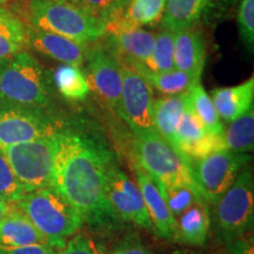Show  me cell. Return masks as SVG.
<instances>
[{
  "instance_id": "obj_14",
  "label": "cell",
  "mask_w": 254,
  "mask_h": 254,
  "mask_svg": "<svg viewBox=\"0 0 254 254\" xmlns=\"http://www.w3.org/2000/svg\"><path fill=\"white\" fill-rule=\"evenodd\" d=\"M27 36L28 49L60 64L78 67L84 66L88 45H82L66 37L32 26H27Z\"/></svg>"
},
{
  "instance_id": "obj_3",
  "label": "cell",
  "mask_w": 254,
  "mask_h": 254,
  "mask_svg": "<svg viewBox=\"0 0 254 254\" xmlns=\"http://www.w3.org/2000/svg\"><path fill=\"white\" fill-rule=\"evenodd\" d=\"M23 1L26 4L20 15L27 26L52 32L82 45H90L104 36L106 24L74 2Z\"/></svg>"
},
{
  "instance_id": "obj_15",
  "label": "cell",
  "mask_w": 254,
  "mask_h": 254,
  "mask_svg": "<svg viewBox=\"0 0 254 254\" xmlns=\"http://www.w3.org/2000/svg\"><path fill=\"white\" fill-rule=\"evenodd\" d=\"M206 60L204 38L195 28L174 31V68L201 79Z\"/></svg>"
},
{
  "instance_id": "obj_30",
  "label": "cell",
  "mask_w": 254,
  "mask_h": 254,
  "mask_svg": "<svg viewBox=\"0 0 254 254\" xmlns=\"http://www.w3.org/2000/svg\"><path fill=\"white\" fill-rule=\"evenodd\" d=\"M157 183V182H155ZM158 184L159 189L163 193L165 201L170 208L174 218H178L184 211L190 207L199 200H205L198 192L186 186H165ZM206 201V200H205Z\"/></svg>"
},
{
  "instance_id": "obj_1",
  "label": "cell",
  "mask_w": 254,
  "mask_h": 254,
  "mask_svg": "<svg viewBox=\"0 0 254 254\" xmlns=\"http://www.w3.org/2000/svg\"><path fill=\"white\" fill-rule=\"evenodd\" d=\"M116 163V152L94 123L84 118L65 120L57 133L51 189L97 233L119 231L125 224L106 198L107 174Z\"/></svg>"
},
{
  "instance_id": "obj_2",
  "label": "cell",
  "mask_w": 254,
  "mask_h": 254,
  "mask_svg": "<svg viewBox=\"0 0 254 254\" xmlns=\"http://www.w3.org/2000/svg\"><path fill=\"white\" fill-rule=\"evenodd\" d=\"M55 91L51 74L27 50L0 59V100L52 109Z\"/></svg>"
},
{
  "instance_id": "obj_37",
  "label": "cell",
  "mask_w": 254,
  "mask_h": 254,
  "mask_svg": "<svg viewBox=\"0 0 254 254\" xmlns=\"http://www.w3.org/2000/svg\"><path fill=\"white\" fill-rule=\"evenodd\" d=\"M0 254H58V251L49 245L1 246Z\"/></svg>"
},
{
  "instance_id": "obj_5",
  "label": "cell",
  "mask_w": 254,
  "mask_h": 254,
  "mask_svg": "<svg viewBox=\"0 0 254 254\" xmlns=\"http://www.w3.org/2000/svg\"><path fill=\"white\" fill-rule=\"evenodd\" d=\"M131 159L161 185L186 186L202 196L193 178L190 164L180 157L157 131L134 135Z\"/></svg>"
},
{
  "instance_id": "obj_27",
  "label": "cell",
  "mask_w": 254,
  "mask_h": 254,
  "mask_svg": "<svg viewBox=\"0 0 254 254\" xmlns=\"http://www.w3.org/2000/svg\"><path fill=\"white\" fill-rule=\"evenodd\" d=\"M174 32L161 28L155 33L154 47L150 59L144 64L138 63L146 71L153 73L167 72L174 68ZM136 63V62H135Z\"/></svg>"
},
{
  "instance_id": "obj_7",
  "label": "cell",
  "mask_w": 254,
  "mask_h": 254,
  "mask_svg": "<svg viewBox=\"0 0 254 254\" xmlns=\"http://www.w3.org/2000/svg\"><path fill=\"white\" fill-rule=\"evenodd\" d=\"M64 119L55 109L0 100V148L56 134Z\"/></svg>"
},
{
  "instance_id": "obj_21",
  "label": "cell",
  "mask_w": 254,
  "mask_h": 254,
  "mask_svg": "<svg viewBox=\"0 0 254 254\" xmlns=\"http://www.w3.org/2000/svg\"><path fill=\"white\" fill-rule=\"evenodd\" d=\"M209 0H166L161 28L170 31L193 27L207 8Z\"/></svg>"
},
{
  "instance_id": "obj_16",
  "label": "cell",
  "mask_w": 254,
  "mask_h": 254,
  "mask_svg": "<svg viewBox=\"0 0 254 254\" xmlns=\"http://www.w3.org/2000/svg\"><path fill=\"white\" fill-rule=\"evenodd\" d=\"M103 38L117 55L144 64L152 55L155 33L141 27H125L112 33L104 34Z\"/></svg>"
},
{
  "instance_id": "obj_22",
  "label": "cell",
  "mask_w": 254,
  "mask_h": 254,
  "mask_svg": "<svg viewBox=\"0 0 254 254\" xmlns=\"http://www.w3.org/2000/svg\"><path fill=\"white\" fill-rule=\"evenodd\" d=\"M27 49V25L14 12L0 6V59Z\"/></svg>"
},
{
  "instance_id": "obj_4",
  "label": "cell",
  "mask_w": 254,
  "mask_h": 254,
  "mask_svg": "<svg viewBox=\"0 0 254 254\" xmlns=\"http://www.w3.org/2000/svg\"><path fill=\"white\" fill-rule=\"evenodd\" d=\"M38 231L49 240L51 247L60 251L65 243L84 225L77 211L51 187L31 190L13 204Z\"/></svg>"
},
{
  "instance_id": "obj_6",
  "label": "cell",
  "mask_w": 254,
  "mask_h": 254,
  "mask_svg": "<svg viewBox=\"0 0 254 254\" xmlns=\"http://www.w3.org/2000/svg\"><path fill=\"white\" fill-rule=\"evenodd\" d=\"M211 222L220 243H232L252 228L254 214V180L250 167L241 170L236 182L213 205Z\"/></svg>"
},
{
  "instance_id": "obj_10",
  "label": "cell",
  "mask_w": 254,
  "mask_h": 254,
  "mask_svg": "<svg viewBox=\"0 0 254 254\" xmlns=\"http://www.w3.org/2000/svg\"><path fill=\"white\" fill-rule=\"evenodd\" d=\"M84 74L91 92L110 112L120 113L122 99V68L112 47L106 41L87 46Z\"/></svg>"
},
{
  "instance_id": "obj_29",
  "label": "cell",
  "mask_w": 254,
  "mask_h": 254,
  "mask_svg": "<svg viewBox=\"0 0 254 254\" xmlns=\"http://www.w3.org/2000/svg\"><path fill=\"white\" fill-rule=\"evenodd\" d=\"M206 129L204 125L200 123L196 116L193 113L186 101L185 110L180 117L176 129V140L177 150L182 157L190 164L192 161L186 157V152L189 151L190 146H193L196 141H199L206 134Z\"/></svg>"
},
{
  "instance_id": "obj_26",
  "label": "cell",
  "mask_w": 254,
  "mask_h": 254,
  "mask_svg": "<svg viewBox=\"0 0 254 254\" xmlns=\"http://www.w3.org/2000/svg\"><path fill=\"white\" fill-rule=\"evenodd\" d=\"M224 140L226 150L234 153L249 154L254 148V111L251 109L233 120L225 129Z\"/></svg>"
},
{
  "instance_id": "obj_24",
  "label": "cell",
  "mask_w": 254,
  "mask_h": 254,
  "mask_svg": "<svg viewBox=\"0 0 254 254\" xmlns=\"http://www.w3.org/2000/svg\"><path fill=\"white\" fill-rule=\"evenodd\" d=\"M55 90L59 92L65 99L80 101L86 99L91 93L87 79L80 67L62 64L51 74Z\"/></svg>"
},
{
  "instance_id": "obj_19",
  "label": "cell",
  "mask_w": 254,
  "mask_h": 254,
  "mask_svg": "<svg viewBox=\"0 0 254 254\" xmlns=\"http://www.w3.org/2000/svg\"><path fill=\"white\" fill-rule=\"evenodd\" d=\"M176 241L190 246H204L211 230V207L199 200L176 219Z\"/></svg>"
},
{
  "instance_id": "obj_31",
  "label": "cell",
  "mask_w": 254,
  "mask_h": 254,
  "mask_svg": "<svg viewBox=\"0 0 254 254\" xmlns=\"http://www.w3.org/2000/svg\"><path fill=\"white\" fill-rule=\"evenodd\" d=\"M28 193L26 187L18 180L5 155L0 150V196L8 204H15Z\"/></svg>"
},
{
  "instance_id": "obj_32",
  "label": "cell",
  "mask_w": 254,
  "mask_h": 254,
  "mask_svg": "<svg viewBox=\"0 0 254 254\" xmlns=\"http://www.w3.org/2000/svg\"><path fill=\"white\" fill-rule=\"evenodd\" d=\"M238 28L243 43L252 52L254 46V0H241L238 9Z\"/></svg>"
},
{
  "instance_id": "obj_42",
  "label": "cell",
  "mask_w": 254,
  "mask_h": 254,
  "mask_svg": "<svg viewBox=\"0 0 254 254\" xmlns=\"http://www.w3.org/2000/svg\"><path fill=\"white\" fill-rule=\"evenodd\" d=\"M124 1H125V2H126V4H127V2H128V1H129V0H124Z\"/></svg>"
},
{
  "instance_id": "obj_33",
  "label": "cell",
  "mask_w": 254,
  "mask_h": 254,
  "mask_svg": "<svg viewBox=\"0 0 254 254\" xmlns=\"http://www.w3.org/2000/svg\"><path fill=\"white\" fill-rule=\"evenodd\" d=\"M225 150H226V145H225L224 135L206 133L199 141L190 146L189 151L186 152V157L190 161L198 160V159L207 157V155L214 153V152Z\"/></svg>"
},
{
  "instance_id": "obj_17",
  "label": "cell",
  "mask_w": 254,
  "mask_h": 254,
  "mask_svg": "<svg viewBox=\"0 0 254 254\" xmlns=\"http://www.w3.org/2000/svg\"><path fill=\"white\" fill-rule=\"evenodd\" d=\"M211 93V99L219 118L225 123H232L253 109L254 77H251L237 86L215 88Z\"/></svg>"
},
{
  "instance_id": "obj_38",
  "label": "cell",
  "mask_w": 254,
  "mask_h": 254,
  "mask_svg": "<svg viewBox=\"0 0 254 254\" xmlns=\"http://www.w3.org/2000/svg\"><path fill=\"white\" fill-rule=\"evenodd\" d=\"M228 254H253V237H241L227 244Z\"/></svg>"
},
{
  "instance_id": "obj_28",
  "label": "cell",
  "mask_w": 254,
  "mask_h": 254,
  "mask_svg": "<svg viewBox=\"0 0 254 254\" xmlns=\"http://www.w3.org/2000/svg\"><path fill=\"white\" fill-rule=\"evenodd\" d=\"M166 0H129L124 9L126 20L134 27L154 26L163 18Z\"/></svg>"
},
{
  "instance_id": "obj_41",
  "label": "cell",
  "mask_w": 254,
  "mask_h": 254,
  "mask_svg": "<svg viewBox=\"0 0 254 254\" xmlns=\"http://www.w3.org/2000/svg\"><path fill=\"white\" fill-rule=\"evenodd\" d=\"M9 0H0V6H4L5 4H7Z\"/></svg>"
},
{
  "instance_id": "obj_11",
  "label": "cell",
  "mask_w": 254,
  "mask_h": 254,
  "mask_svg": "<svg viewBox=\"0 0 254 254\" xmlns=\"http://www.w3.org/2000/svg\"><path fill=\"white\" fill-rule=\"evenodd\" d=\"M250 160V154L234 153L228 150L214 152L205 158L192 160L190 170L193 178L209 206L233 185Z\"/></svg>"
},
{
  "instance_id": "obj_9",
  "label": "cell",
  "mask_w": 254,
  "mask_h": 254,
  "mask_svg": "<svg viewBox=\"0 0 254 254\" xmlns=\"http://www.w3.org/2000/svg\"><path fill=\"white\" fill-rule=\"evenodd\" d=\"M117 57L122 68L119 117L129 126L134 135L155 132L153 88L132 60L120 55Z\"/></svg>"
},
{
  "instance_id": "obj_35",
  "label": "cell",
  "mask_w": 254,
  "mask_h": 254,
  "mask_svg": "<svg viewBox=\"0 0 254 254\" xmlns=\"http://www.w3.org/2000/svg\"><path fill=\"white\" fill-rule=\"evenodd\" d=\"M58 254H101L99 246L90 234L77 232L72 236Z\"/></svg>"
},
{
  "instance_id": "obj_39",
  "label": "cell",
  "mask_w": 254,
  "mask_h": 254,
  "mask_svg": "<svg viewBox=\"0 0 254 254\" xmlns=\"http://www.w3.org/2000/svg\"><path fill=\"white\" fill-rule=\"evenodd\" d=\"M9 207H11V204H8L6 200H4L1 196H0V220L7 214Z\"/></svg>"
},
{
  "instance_id": "obj_40",
  "label": "cell",
  "mask_w": 254,
  "mask_h": 254,
  "mask_svg": "<svg viewBox=\"0 0 254 254\" xmlns=\"http://www.w3.org/2000/svg\"><path fill=\"white\" fill-rule=\"evenodd\" d=\"M27 1H68L77 4V0H27Z\"/></svg>"
},
{
  "instance_id": "obj_36",
  "label": "cell",
  "mask_w": 254,
  "mask_h": 254,
  "mask_svg": "<svg viewBox=\"0 0 254 254\" xmlns=\"http://www.w3.org/2000/svg\"><path fill=\"white\" fill-rule=\"evenodd\" d=\"M110 254H155L136 234L124 237Z\"/></svg>"
},
{
  "instance_id": "obj_8",
  "label": "cell",
  "mask_w": 254,
  "mask_h": 254,
  "mask_svg": "<svg viewBox=\"0 0 254 254\" xmlns=\"http://www.w3.org/2000/svg\"><path fill=\"white\" fill-rule=\"evenodd\" d=\"M57 133L0 148L18 180L28 192L51 187L57 152Z\"/></svg>"
},
{
  "instance_id": "obj_25",
  "label": "cell",
  "mask_w": 254,
  "mask_h": 254,
  "mask_svg": "<svg viewBox=\"0 0 254 254\" xmlns=\"http://www.w3.org/2000/svg\"><path fill=\"white\" fill-rule=\"evenodd\" d=\"M186 101L195 114L196 118L200 120L205 127L206 132L211 134H222L225 131L224 124L219 118L217 111L201 82H198L186 93Z\"/></svg>"
},
{
  "instance_id": "obj_13",
  "label": "cell",
  "mask_w": 254,
  "mask_h": 254,
  "mask_svg": "<svg viewBox=\"0 0 254 254\" xmlns=\"http://www.w3.org/2000/svg\"><path fill=\"white\" fill-rule=\"evenodd\" d=\"M131 167L136 179V185L140 190L146 209L153 224L154 233L166 240H176L177 221L165 201L158 184L151 176L131 159Z\"/></svg>"
},
{
  "instance_id": "obj_34",
  "label": "cell",
  "mask_w": 254,
  "mask_h": 254,
  "mask_svg": "<svg viewBox=\"0 0 254 254\" xmlns=\"http://www.w3.org/2000/svg\"><path fill=\"white\" fill-rule=\"evenodd\" d=\"M77 5L105 24L117 9L126 5L124 0H77Z\"/></svg>"
},
{
  "instance_id": "obj_23",
  "label": "cell",
  "mask_w": 254,
  "mask_h": 254,
  "mask_svg": "<svg viewBox=\"0 0 254 254\" xmlns=\"http://www.w3.org/2000/svg\"><path fill=\"white\" fill-rule=\"evenodd\" d=\"M133 63L135 64L136 67L140 69L142 75L148 81V84L151 85V87L155 88L159 93L164 94L165 97L186 94L190 90V87L200 82V79L193 77V75L186 72L179 71V69L173 68L167 72L153 73L146 71L138 63Z\"/></svg>"
},
{
  "instance_id": "obj_18",
  "label": "cell",
  "mask_w": 254,
  "mask_h": 254,
  "mask_svg": "<svg viewBox=\"0 0 254 254\" xmlns=\"http://www.w3.org/2000/svg\"><path fill=\"white\" fill-rule=\"evenodd\" d=\"M0 245L1 246H30L50 245L30 219L11 204L7 214L0 220Z\"/></svg>"
},
{
  "instance_id": "obj_12",
  "label": "cell",
  "mask_w": 254,
  "mask_h": 254,
  "mask_svg": "<svg viewBox=\"0 0 254 254\" xmlns=\"http://www.w3.org/2000/svg\"><path fill=\"white\" fill-rule=\"evenodd\" d=\"M106 198L113 211L124 221L154 232L140 190L118 163L112 165L107 174Z\"/></svg>"
},
{
  "instance_id": "obj_20",
  "label": "cell",
  "mask_w": 254,
  "mask_h": 254,
  "mask_svg": "<svg viewBox=\"0 0 254 254\" xmlns=\"http://www.w3.org/2000/svg\"><path fill=\"white\" fill-rule=\"evenodd\" d=\"M185 106L186 94L158 98V99H154L153 103V122L155 131L164 140H166L172 146L177 153L176 129Z\"/></svg>"
}]
</instances>
